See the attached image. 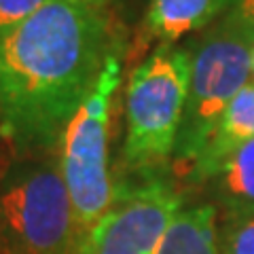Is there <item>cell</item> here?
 <instances>
[{
	"instance_id": "obj_10",
	"label": "cell",
	"mask_w": 254,
	"mask_h": 254,
	"mask_svg": "<svg viewBox=\"0 0 254 254\" xmlns=\"http://www.w3.org/2000/svg\"><path fill=\"white\" fill-rule=\"evenodd\" d=\"M216 212L212 205L182 210L157 254H216Z\"/></svg>"
},
{
	"instance_id": "obj_11",
	"label": "cell",
	"mask_w": 254,
	"mask_h": 254,
	"mask_svg": "<svg viewBox=\"0 0 254 254\" xmlns=\"http://www.w3.org/2000/svg\"><path fill=\"white\" fill-rule=\"evenodd\" d=\"M214 244L216 254H254V216H225Z\"/></svg>"
},
{
	"instance_id": "obj_7",
	"label": "cell",
	"mask_w": 254,
	"mask_h": 254,
	"mask_svg": "<svg viewBox=\"0 0 254 254\" xmlns=\"http://www.w3.org/2000/svg\"><path fill=\"white\" fill-rule=\"evenodd\" d=\"M250 140H254V81L246 83L229 102L193 168L189 170V176L201 182L210 180L220 165Z\"/></svg>"
},
{
	"instance_id": "obj_2",
	"label": "cell",
	"mask_w": 254,
	"mask_h": 254,
	"mask_svg": "<svg viewBox=\"0 0 254 254\" xmlns=\"http://www.w3.org/2000/svg\"><path fill=\"white\" fill-rule=\"evenodd\" d=\"M190 51L159 45L133 70L125 93L123 159L138 176H157L174 157L189 91Z\"/></svg>"
},
{
	"instance_id": "obj_13",
	"label": "cell",
	"mask_w": 254,
	"mask_h": 254,
	"mask_svg": "<svg viewBox=\"0 0 254 254\" xmlns=\"http://www.w3.org/2000/svg\"><path fill=\"white\" fill-rule=\"evenodd\" d=\"M227 15L254 38V0H231V11Z\"/></svg>"
},
{
	"instance_id": "obj_3",
	"label": "cell",
	"mask_w": 254,
	"mask_h": 254,
	"mask_svg": "<svg viewBox=\"0 0 254 254\" xmlns=\"http://www.w3.org/2000/svg\"><path fill=\"white\" fill-rule=\"evenodd\" d=\"M121 85V53L113 55L98 83L60 140V174L74 218V246L98 225L115 199L108 165L110 106Z\"/></svg>"
},
{
	"instance_id": "obj_5",
	"label": "cell",
	"mask_w": 254,
	"mask_h": 254,
	"mask_svg": "<svg viewBox=\"0 0 254 254\" xmlns=\"http://www.w3.org/2000/svg\"><path fill=\"white\" fill-rule=\"evenodd\" d=\"M0 252L74 254L72 205L60 165L23 163L0 185Z\"/></svg>"
},
{
	"instance_id": "obj_6",
	"label": "cell",
	"mask_w": 254,
	"mask_h": 254,
	"mask_svg": "<svg viewBox=\"0 0 254 254\" xmlns=\"http://www.w3.org/2000/svg\"><path fill=\"white\" fill-rule=\"evenodd\" d=\"M180 212V195L159 176L121 185L108 212L74 246V254H157Z\"/></svg>"
},
{
	"instance_id": "obj_14",
	"label": "cell",
	"mask_w": 254,
	"mask_h": 254,
	"mask_svg": "<svg viewBox=\"0 0 254 254\" xmlns=\"http://www.w3.org/2000/svg\"><path fill=\"white\" fill-rule=\"evenodd\" d=\"M250 70H252V78H254V45H252V51H250Z\"/></svg>"
},
{
	"instance_id": "obj_1",
	"label": "cell",
	"mask_w": 254,
	"mask_h": 254,
	"mask_svg": "<svg viewBox=\"0 0 254 254\" xmlns=\"http://www.w3.org/2000/svg\"><path fill=\"white\" fill-rule=\"evenodd\" d=\"M121 38L106 4L51 0L0 41V129L21 153L60 144Z\"/></svg>"
},
{
	"instance_id": "obj_8",
	"label": "cell",
	"mask_w": 254,
	"mask_h": 254,
	"mask_svg": "<svg viewBox=\"0 0 254 254\" xmlns=\"http://www.w3.org/2000/svg\"><path fill=\"white\" fill-rule=\"evenodd\" d=\"M229 4L231 0H150L144 32L159 45H174L189 32L205 28Z\"/></svg>"
},
{
	"instance_id": "obj_4",
	"label": "cell",
	"mask_w": 254,
	"mask_h": 254,
	"mask_svg": "<svg viewBox=\"0 0 254 254\" xmlns=\"http://www.w3.org/2000/svg\"><path fill=\"white\" fill-rule=\"evenodd\" d=\"M254 38L225 15L190 51V76L185 113L174 148L180 170H190L229 102L250 83V51Z\"/></svg>"
},
{
	"instance_id": "obj_15",
	"label": "cell",
	"mask_w": 254,
	"mask_h": 254,
	"mask_svg": "<svg viewBox=\"0 0 254 254\" xmlns=\"http://www.w3.org/2000/svg\"><path fill=\"white\" fill-rule=\"evenodd\" d=\"M87 2H95V4H106V6H108V2H110V0H87Z\"/></svg>"
},
{
	"instance_id": "obj_9",
	"label": "cell",
	"mask_w": 254,
	"mask_h": 254,
	"mask_svg": "<svg viewBox=\"0 0 254 254\" xmlns=\"http://www.w3.org/2000/svg\"><path fill=\"white\" fill-rule=\"evenodd\" d=\"M210 180L227 216H254V140L237 148Z\"/></svg>"
},
{
	"instance_id": "obj_12",
	"label": "cell",
	"mask_w": 254,
	"mask_h": 254,
	"mask_svg": "<svg viewBox=\"0 0 254 254\" xmlns=\"http://www.w3.org/2000/svg\"><path fill=\"white\" fill-rule=\"evenodd\" d=\"M51 0H0V41L26 23Z\"/></svg>"
}]
</instances>
